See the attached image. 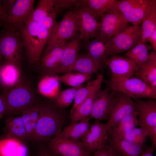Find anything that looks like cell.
I'll list each match as a JSON object with an SVG mask.
<instances>
[{
	"instance_id": "cell-37",
	"label": "cell",
	"mask_w": 156,
	"mask_h": 156,
	"mask_svg": "<svg viewBox=\"0 0 156 156\" xmlns=\"http://www.w3.org/2000/svg\"><path fill=\"white\" fill-rule=\"evenodd\" d=\"M54 0H39L36 8L29 16L36 22L47 16L54 8Z\"/></svg>"
},
{
	"instance_id": "cell-18",
	"label": "cell",
	"mask_w": 156,
	"mask_h": 156,
	"mask_svg": "<svg viewBox=\"0 0 156 156\" xmlns=\"http://www.w3.org/2000/svg\"><path fill=\"white\" fill-rule=\"evenodd\" d=\"M107 144L115 155L122 156H140L144 149V145L133 144L123 138L113 136L109 133Z\"/></svg>"
},
{
	"instance_id": "cell-24",
	"label": "cell",
	"mask_w": 156,
	"mask_h": 156,
	"mask_svg": "<svg viewBox=\"0 0 156 156\" xmlns=\"http://www.w3.org/2000/svg\"><path fill=\"white\" fill-rule=\"evenodd\" d=\"M90 119L89 116L77 122L70 123L57 136L74 141H80L89 130Z\"/></svg>"
},
{
	"instance_id": "cell-17",
	"label": "cell",
	"mask_w": 156,
	"mask_h": 156,
	"mask_svg": "<svg viewBox=\"0 0 156 156\" xmlns=\"http://www.w3.org/2000/svg\"><path fill=\"white\" fill-rule=\"evenodd\" d=\"M82 44L77 35L66 42L64 45L61 62L51 76H56L62 73L64 70L72 66L79 55V51Z\"/></svg>"
},
{
	"instance_id": "cell-53",
	"label": "cell",
	"mask_w": 156,
	"mask_h": 156,
	"mask_svg": "<svg viewBox=\"0 0 156 156\" xmlns=\"http://www.w3.org/2000/svg\"></svg>"
},
{
	"instance_id": "cell-41",
	"label": "cell",
	"mask_w": 156,
	"mask_h": 156,
	"mask_svg": "<svg viewBox=\"0 0 156 156\" xmlns=\"http://www.w3.org/2000/svg\"><path fill=\"white\" fill-rule=\"evenodd\" d=\"M82 0H54V7L60 12L65 10L69 9L73 6H76Z\"/></svg>"
},
{
	"instance_id": "cell-28",
	"label": "cell",
	"mask_w": 156,
	"mask_h": 156,
	"mask_svg": "<svg viewBox=\"0 0 156 156\" xmlns=\"http://www.w3.org/2000/svg\"><path fill=\"white\" fill-rule=\"evenodd\" d=\"M142 23L141 39L146 42L149 37L156 30V2L148 8Z\"/></svg>"
},
{
	"instance_id": "cell-25",
	"label": "cell",
	"mask_w": 156,
	"mask_h": 156,
	"mask_svg": "<svg viewBox=\"0 0 156 156\" xmlns=\"http://www.w3.org/2000/svg\"><path fill=\"white\" fill-rule=\"evenodd\" d=\"M3 130L6 136L23 140L27 138V132L25 124L21 116L5 118Z\"/></svg>"
},
{
	"instance_id": "cell-3",
	"label": "cell",
	"mask_w": 156,
	"mask_h": 156,
	"mask_svg": "<svg viewBox=\"0 0 156 156\" xmlns=\"http://www.w3.org/2000/svg\"><path fill=\"white\" fill-rule=\"evenodd\" d=\"M21 36L29 61L39 66L43 51L52 31L45 29L29 17L21 29Z\"/></svg>"
},
{
	"instance_id": "cell-7",
	"label": "cell",
	"mask_w": 156,
	"mask_h": 156,
	"mask_svg": "<svg viewBox=\"0 0 156 156\" xmlns=\"http://www.w3.org/2000/svg\"><path fill=\"white\" fill-rule=\"evenodd\" d=\"M78 30L77 24L73 9L70 10L57 22L51 32L45 51L64 45L67 41L77 35Z\"/></svg>"
},
{
	"instance_id": "cell-49",
	"label": "cell",
	"mask_w": 156,
	"mask_h": 156,
	"mask_svg": "<svg viewBox=\"0 0 156 156\" xmlns=\"http://www.w3.org/2000/svg\"><path fill=\"white\" fill-rule=\"evenodd\" d=\"M5 18V14L1 1L0 0V21L3 23Z\"/></svg>"
},
{
	"instance_id": "cell-38",
	"label": "cell",
	"mask_w": 156,
	"mask_h": 156,
	"mask_svg": "<svg viewBox=\"0 0 156 156\" xmlns=\"http://www.w3.org/2000/svg\"><path fill=\"white\" fill-rule=\"evenodd\" d=\"M148 132L144 128L137 127L125 133L122 138L133 144L144 145Z\"/></svg>"
},
{
	"instance_id": "cell-27",
	"label": "cell",
	"mask_w": 156,
	"mask_h": 156,
	"mask_svg": "<svg viewBox=\"0 0 156 156\" xmlns=\"http://www.w3.org/2000/svg\"><path fill=\"white\" fill-rule=\"evenodd\" d=\"M147 85L156 80V52L153 50L149 54L148 61L141 66L135 74Z\"/></svg>"
},
{
	"instance_id": "cell-13",
	"label": "cell",
	"mask_w": 156,
	"mask_h": 156,
	"mask_svg": "<svg viewBox=\"0 0 156 156\" xmlns=\"http://www.w3.org/2000/svg\"><path fill=\"white\" fill-rule=\"evenodd\" d=\"M101 20L99 33L95 38L104 42L119 32L128 23L121 14L110 10Z\"/></svg>"
},
{
	"instance_id": "cell-46",
	"label": "cell",
	"mask_w": 156,
	"mask_h": 156,
	"mask_svg": "<svg viewBox=\"0 0 156 156\" xmlns=\"http://www.w3.org/2000/svg\"><path fill=\"white\" fill-rule=\"evenodd\" d=\"M150 138L153 144L156 146V126L150 128L148 130V136Z\"/></svg>"
},
{
	"instance_id": "cell-11",
	"label": "cell",
	"mask_w": 156,
	"mask_h": 156,
	"mask_svg": "<svg viewBox=\"0 0 156 156\" xmlns=\"http://www.w3.org/2000/svg\"><path fill=\"white\" fill-rule=\"evenodd\" d=\"M108 132L106 124L95 120L90 124L88 130L80 142L84 148L91 154L106 146Z\"/></svg>"
},
{
	"instance_id": "cell-12",
	"label": "cell",
	"mask_w": 156,
	"mask_h": 156,
	"mask_svg": "<svg viewBox=\"0 0 156 156\" xmlns=\"http://www.w3.org/2000/svg\"><path fill=\"white\" fill-rule=\"evenodd\" d=\"M46 147L58 156H90L80 141H76L54 137L46 142Z\"/></svg>"
},
{
	"instance_id": "cell-22",
	"label": "cell",
	"mask_w": 156,
	"mask_h": 156,
	"mask_svg": "<svg viewBox=\"0 0 156 156\" xmlns=\"http://www.w3.org/2000/svg\"><path fill=\"white\" fill-rule=\"evenodd\" d=\"M103 68L86 53L79 55L73 64L64 70L62 73L75 72L92 75Z\"/></svg>"
},
{
	"instance_id": "cell-5",
	"label": "cell",
	"mask_w": 156,
	"mask_h": 156,
	"mask_svg": "<svg viewBox=\"0 0 156 156\" xmlns=\"http://www.w3.org/2000/svg\"><path fill=\"white\" fill-rule=\"evenodd\" d=\"M141 39L139 26L127 25L119 32L104 42L107 58L128 51L136 45Z\"/></svg>"
},
{
	"instance_id": "cell-9",
	"label": "cell",
	"mask_w": 156,
	"mask_h": 156,
	"mask_svg": "<svg viewBox=\"0 0 156 156\" xmlns=\"http://www.w3.org/2000/svg\"><path fill=\"white\" fill-rule=\"evenodd\" d=\"M34 0H16L12 7L5 12L3 22L7 28L17 30L23 27L34 10Z\"/></svg>"
},
{
	"instance_id": "cell-39",
	"label": "cell",
	"mask_w": 156,
	"mask_h": 156,
	"mask_svg": "<svg viewBox=\"0 0 156 156\" xmlns=\"http://www.w3.org/2000/svg\"><path fill=\"white\" fill-rule=\"evenodd\" d=\"M142 1L143 0H116L109 10L122 14L140 4Z\"/></svg>"
},
{
	"instance_id": "cell-51",
	"label": "cell",
	"mask_w": 156,
	"mask_h": 156,
	"mask_svg": "<svg viewBox=\"0 0 156 156\" xmlns=\"http://www.w3.org/2000/svg\"><path fill=\"white\" fill-rule=\"evenodd\" d=\"M3 58L2 57V56L1 55L0 52V63H1V62L2 61V59Z\"/></svg>"
},
{
	"instance_id": "cell-52",
	"label": "cell",
	"mask_w": 156,
	"mask_h": 156,
	"mask_svg": "<svg viewBox=\"0 0 156 156\" xmlns=\"http://www.w3.org/2000/svg\"><path fill=\"white\" fill-rule=\"evenodd\" d=\"M115 156H122L120 155H115Z\"/></svg>"
},
{
	"instance_id": "cell-14",
	"label": "cell",
	"mask_w": 156,
	"mask_h": 156,
	"mask_svg": "<svg viewBox=\"0 0 156 156\" xmlns=\"http://www.w3.org/2000/svg\"><path fill=\"white\" fill-rule=\"evenodd\" d=\"M136 105L133 99L116 91V103L112 113L106 123L109 132L115 127L124 117L134 112Z\"/></svg>"
},
{
	"instance_id": "cell-33",
	"label": "cell",
	"mask_w": 156,
	"mask_h": 156,
	"mask_svg": "<svg viewBox=\"0 0 156 156\" xmlns=\"http://www.w3.org/2000/svg\"><path fill=\"white\" fill-rule=\"evenodd\" d=\"M116 0H83V3L88 9L98 20L113 6Z\"/></svg>"
},
{
	"instance_id": "cell-40",
	"label": "cell",
	"mask_w": 156,
	"mask_h": 156,
	"mask_svg": "<svg viewBox=\"0 0 156 156\" xmlns=\"http://www.w3.org/2000/svg\"><path fill=\"white\" fill-rule=\"evenodd\" d=\"M60 13L59 11L54 8L47 16L37 23L42 27L52 31L57 23L56 18Z\"/></svg>"
},
{
	"instance_id": "cell-19",
	"label": "cell",
	"mask_w": 156,
	"mask_h": 156,
	"mask_svg": "<svg viewBox=\"0 0 156 156\" xmlns=\"http://www.w3.org/2000/svg\"><path fill=\"white\" fill-rule=\"evenodd\" d=\"M65 44L44 51V55L40 58L39 65L44 76H51L58 66Z\"/></svg>"
},
{
	"instance_id": "cell-34",
	"label": "cell",
	"mask_w": 156,
	"mask_h": 156,
	"mask_svg": "<svg viewBox=\"0 0 156 156\" xmlns=\"http://www.w3.org/2000/svg\"><path fill=\"white\" fill-rule=\"evenodd\" d=\"M56 76H45L38 85L40 93L45 96L53 98L59 92V82Z\"/></svg>"
},
{
	"instance_id": "cell-8",
	"label": "cell",
	"mask_w": 156,
	"mask_h": 156,
	"mask_svg": "<svg viewBox=\"0 0 156 156\" xmlns=\"http://www.w3.org/2000/svg\"><path fill=\"white\" fill-rule=\"evenodd\" d=\"M73 10L79 32L78 36L81 40L86 42L90 38L98 36L100 23L86 6L83 0Z\"/></svg>"
},
{
	"instance_id": "cell-30",
	"label": "cell",
	"mask_w": 156,
	"mask_h": 156,
	"mask_svg": "<svg viewBox=\"0 0 156 156\" xmlns=\"http://www.w3.org/2000/svg\"><path fill=\"white\" fill-rule=\"evenodd\" d=\"M156 1L155 0H143L140 4L122 14L128 22L132 23L133 25L139 26L148 7Z\"/></svg>"
},
{
	"instance_id": "cell-36",
	"label": "cell",
	"mask_w": 156,
	"mask_h": 156,
	"mask_svg": "<svg viewBox=\"0 0 156 156\" xmlns=\"http://www.w3.org/2000/svg\"><path fill=\"white\" fill-rule=\"evenodd\" d=\"M79 87H72L59 91L51 101L60 109H64L68 107L74 101L76 91Z\"/></svg>"
},
{
	"instance_id": "cell-16",
	"label": "cell",
	"mask_w": 156,
	"mask_h": 156,
	"mask_svg": "<svg viewBox=\"0 0 156 156\" xmlns=\"http://www.w3.org/2000/svg\"><path fill=\"white\" fill-rule=\"evenodd\" d=\"M138 118V126L148 131L156 126V100H138L135 102Z\"/></svg>"
},
{
	"instance_id": "cell-1",
	"label": "cell",
	"mask_w": 156,
	"mask_h": 156,
	"mask_svg": "<svg viewBox=\"0 0 156 156\" xmlns=\"http://www.w3.org/2000/svg\"><path fill=\"white\" fill-rule=\"evenodd\" d=\"M40 109V116L36 131L29 140L35 144L46 143L59 135L68 120L66 112L51 101L41 102Z\"/></svg>"
},
{
	"instance_id": "cell-26",
	"label": "cell",
	"mask_w": 156,
	"mask_h": 156,
	"mask_svg": "<svg viewBox=\"0 0 156 156\" xmlns=\"http://www.w3.org/2000/svg\"><path fill=\"white\" fill-rule=\"evenodd\" d=\"M82 46L86 51V53L103 68L105 65V60L107 58L105 43L95 38L84 42Z\"/></svg>"
},
{
	"instance_id": "cell-2",
	"label": "cell",
	"mask_w": 156,
	"mask_h": 156,
	"mask_svg": "<svg viewBox=\"0 0 156 156\" xmlns=\"http://www.w3.org/2000/svg\"><path fill=\"white\" fill-rule=\"evenodd\" d=\"M3 93L6 105L5 118L16 116L41 102L31 84L22 78L16 85L4 90Z\"/></svg>"
},
{
	"instance_id": "cell-48",
	"label": "cell",
	"mask_w": 156,
	"mask_h": 156,
	"mask_svg": "<svg viewBox=\"0 0 156 156\" xmlns=\"http://www.w3.org/2000/svg\"><path fill=\"white\" fill-rule=\"evenodd\" d=\"M155 147L153 145L144 148L140 156H154L153 152Z\"/></svg>"
},
{
	"instance_id": "cell-43",
	"label": "cell",
	"mask_w": 156,
	"mask_h": 156,
	"mask_svg": "<svg viewBox=\"0 0 156 156\" xmlns=\"http://www.w3.org/2000/svg\"><path fill=\"white\" fill-rule=\"evenodd\" d=\"M33 156H58L50 151L45 146L39 147Z\"/></svg>"
},
{
	"instance_id": "cell-21",
	"label": "cell",
	"mask_w": 156,
	"mask_h": 156,
	"mask_svg": "<svg viewBox=\"0 0 156 156\" xmlns=\"http://www.w3.org/2000/svg\"><path fill=\"white\" fill-rule=\"evenodd\" d=\"M23 141L6 136L0 138V156H27V148Z\"/></svg>"
},
{
	"instance_id": "cell-15",
	"label": "cell",
	"mask_w": 156,
	"mask_h": 156,
	"mask_svg": "<svg viewBox=\"0 0 156 156\" xmlns=\"http://www.w3.org/2000/svg\"><path fill=\"white\" fill-rule=\"evenodd\" d=\"M105 64L109 68L112 76L121 79L131 77L138 68L131 59L125 56L115 55L105 60Z\"/></svg>"
},
{
	"instance_id": "cell-35",
	"label": "cell",
	"mask_w": 156,
	"mask_h": 156,
	"mask_svg": "<svg viewBox=\"0 0 156 156\" xmlns=\"http://www.w3.org/2000/svg\"><path fill=\"white\" fill-rule=\"evenodd\" d=\"M61 75H56L60 82L72 87H76L82 85L90 80L92 75L75 72L64 73Z\"/></svg>"
},
{
	"instance_id": "cell-23",
	"label": "cell",
	"mask_w": 156,
	"mask_h": 156,
	"mask_svg": "<svg viewBox=\"0 0 156 156\" xmlns=\"http://www.w3.org/2000/svg\"><path fill=\"white\" fill-rule=\"evenodd\" d=\"M103 81V75L102 74L100 73L95 79L88 81L85 86L81 85L79 86L76 91L71 110L73 109L87 98L101 89Z\"/></svg>"
},
{
	"instance_id": "cell-32",
	"label": "cell",
	"mask_w": 156,
	"mask_h": 156,
	"mask_svg": "<svg viewBox=\"0 0 156 156\" xmlns=\"http://www.w3.org/2000/svg\"><path fill=\"white\" fill-rule=\"evenodd\" d=\"M138 126V118L136 110L123 118L109 133L115 137L122 138L127 132Z\"/></svg>"
},
{
	"instance_id": "cell-4",
	"label": "cell",
	"mask_w": 156,
	"mask_h": 156,
	"mask_svg": "<svg viewBox=\"0 0 156 156\" xmlns=\"http://www.w3.org/2000/svg\"><path fill=\"white\" fill-rule=\"evenodd\" d=\"M106 83L109 90L122 93L132 99H156V90L138 78L121 79L112 75Z\"/></svg>"
},
{
	"instance_id": "cell-6",
	"label": "cell",
	"mask_w": 156,
	"mask_h": 156,
	"mask_svg": "<svg viewBox=\"0 0 156 156\" xmlns=\"http://www.w3.org/2000/svg\"><path fill=\"white\" fill-rule=\"evenodd\" d=\"M17 30L7 28L0 38V52L7 62L20 67L23 57V41Z\"/></svg>"
},
{
	"instance_id": "cell-42",
	"label": "cell",
	"mask_w": 156,
	"mask_h": 156,
	"mask_svg": "<svg viewBox=\"0 0 156 156\" xmlns=\"http://www.w3.org/2000/svg\"><path fill=\"white\" fill-rule=\"evenodd\" d=\"M90 156H115L112 149L107 144L104 147L99 149L94 152Z\"/></svg>"
},
{
	"instance_id": "cell-29",
	"label": "cell",
	"mask_w": 156,
	"mask_h": 156,
	"mask_svg": "<svg viewBox=\"0 0 156 156\" xmlns=\"http://www.w3.org/2000/svg\"><path fill=\"white\" fill-rule=\"evenodd\" d=\"M151 48L141 39L136 45L127 51L124 56L133 61L139 69L148 61V50Z\"/></svg>"
},
{
	"instance_id": "cell-44",
	"label": "cell",
	"mask_w": 156,
	"mask_h": 156,
	"mask_svg": "<svg viewBox=\"0 0 156 156\" xmlns=\"http://www.w3.org/2000/svg\"><path fill=\"white\" fill-rule=\"evenodd\" d=\"M40 104L30 109V118L33 122H38L40 118Z\"/></svg>"
},
{
	"instance_id": "cell-50",
	"label": "cell",
	"mask_w": 156,
	"mask_h": 156,
	"mask_svg": "<svg viewBox=\"0 0 156 156\" xmlns=\"http://www.w3.org/2000/svg\"><path fill=\"white\" fill-rule=\"evenodd\" d=\"M148 85L152 89L156 90V80L151 81Z\"/></svg>"
},
{
	"instance_id": "cell-31",
	"label": "cell",
	"mask_w": 156,
	"mask_h": 156,
	"mask_svg": "<svg viewBox=\"0 0 156 156\" xmlns=\"http://www.w3.org/2000/svg\"><path fill=\"white\" fill-rule=\"evenodd\" d=\"M96 93L90 96L72 110L69 115L70 123H76L89 116Z\"/></svg>"
},
{
	"instance_id": "cell-45",
	"label": "cell",
	"mask_w": 156,
	"mask_h": 156,
	"mask_svg": "<svg viewBox=\"0 0 156 156\" xmlns=\"http://www.w3.org/2000/svg\"><path fill=\"white\" fill-rule=\"evenodd\" d=\"M6 109L5 96L3 92L0 95V119L4 118Z\"/></svg>"
},
{
	"instance_id": "cell-47",
	"label": "cell",
	"mask_w": 156,
	"mask_h": 156,
	"mask_svg": "<svg viewBox=\"0 0 156 156\" xmlns=\"http://www.w3.org/2000/svg\"><path fill=\"white\" fill-rule=\"evenodd\" d=\"M150 42L151 47L154 50L156 51V30L150 35L147 40Z\"/></svg>"
},
{
	"instance_id": "cell-10",
	"label": "cell",
	"mask_w": 156,
	"mask_h": 156,
	"mask_svg": "<svg viewBox=\"0 0 156 156\" xmlns=\"http://www.w3.org/2000/svg\"><path fill=\"white\" fill-rule=\"evenodd\" d=\"M107 87L99 90L96 93L94 101L89 116L91 119L100 121L108 120L116 103V91Z\"/></svg>"
},
{
	"instance_id": "cell-20",
	"label": "cell",
	"mask_w": 156,
	"mask_h": 156,
	"mask_svg": "<svg viewBox=\"0 0 156 156\" xmlns=\"http://www.w3.org/2000/svg\"><path fill=\"white\" fill-rule=\"evenodd\" d=\"M22 79L20 67L6 62L0 65V86L5 90L14 87Z\"/></svg>"
}]
</instances>
